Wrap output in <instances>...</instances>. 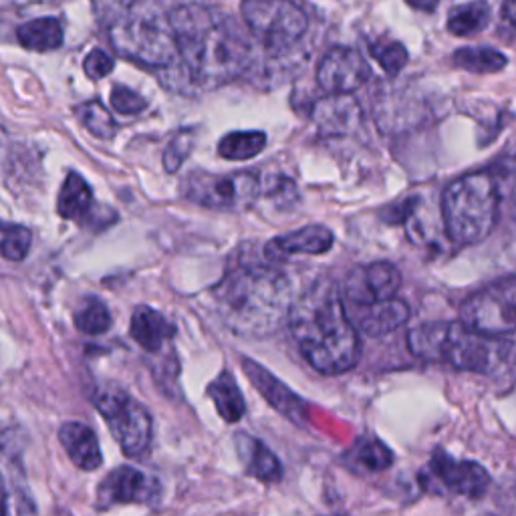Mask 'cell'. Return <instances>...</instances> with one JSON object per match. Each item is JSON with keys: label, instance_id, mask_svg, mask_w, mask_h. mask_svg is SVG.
Here are the masks:
<instances>
[{"label": "cell", "instance_id": "1", "mask_svg": "<svg viewBox=\"0 0 516 516\" xmlns=\"http://www.w3.org/2000/svg\"><path fill=\"white\" fill-rule=\"evenodd\" d=\"M224 325L242 337H267L289 321L293 283L279 263L240 250L212 289Z\"/></svg>", "mask_w": 516, "mask_h": 516}, {"label": "cell", "instance_id": "2", "mask_svg": "<svg viewBox=\"0 0 516 516\" xmlns=\"http://www.w3.org/2000/svg\"><path fill=\"white\" fill-rule=\"evenodd\" d=\"M168 17L178 43V61L192 85L216 89L250 67V43L228 15L202 5H186Z\"/></svg>", "mask_w": 516, "mask_h": 516}, {"label": "cell", "instance_id": "3", "mask_svg": "<svg viewBox=\"0 0 516 516\" xmlns=\"http://www.w3.org/2000/svg\"><path fill=\"white\" fill-rule=\"evenodd\" d=\"M287 323L303 357L319 373L341 375L357 365L359 331L345 311L341 291L329 279L295 297Z\"/></svg>", "mask_w": 516, "mask_h": 516}, {"label": "cell", "instance_id": "4", "mask_svg": "<svg viewBox=\"0 0 516 516\" xmlns=\"http://www.w3.org/2000/svg\"><path fill=\"white\" fill-rule=\"evenodd\" d=\"M504 337H490L464 323H422L408 335L414 355L434 363H446L460 371L494 373L506 359Z\"/></svg>", "mask_w": 516, "mask_h": 516}, {"label": "cell", "instance_id": "5", "mask_svg": "<svg viewBox=\"0 0 516 516\" xmlns=\"http://www.w3.org/2000/svg\"><path fill=\"white\" fill-rule=\"evenodd\" d=\"M500 190L488 172L466 174L442 194V220L448 238L460 246L484 242L496 226Z\"/></svg>", "mask_w": 516, "mask_h": 516}, {"label": "cell", "instance_id": "6", "mask_svg": "<svg viewBox=\"0 0 516 516\" xmlns=\"http://www.w3.org/2000/svg\"><path fill=\"white\" fill-rule=\"evenodd\" d=\"M113 49L138 65L168 69L178 63V43L170 17L146 7V0L109 25Z\"/></svg>", "mask_w": 516, "mask_h": 516}, {"label": "cell", "instance_id": "7", "mask_svg": "<svg viewBox=\"0 0 516 516\" xmlns=\"http://www.w3.org/2000/svg\"><path fill=\"white\" fill-rule=\"evenodd\" d=\"M93 406L105 418L119 448L129 458L144 456L152 446L154 422L150 412L115 383L99 385Z\"/></svg>", "mask_w": 516, "mask_h": 516}, {"label": "cell", "instance_id": "8", "mask_svg": "<svg viewBox=\"0 0 516 516\" xmlns=\"http://www.w3.org/2000/svg\"><path fill=\"white\" fill-rule=\"evenodd\" d=\"M242 19L271 55L293 49L309 29V17L295 0H242Z\"/></svg>", "mask_w": 516, "mask_h": 516}, {"label": "cell", "instance_id": "9", "mask_svg": "<svg viewBox=\"0 0 516 516\" xmlns=\"http://www.w3.org/2000/svg\"><path fill=\"white\" fill-rule=\"evenodd\" d=\"M184 196L204 208L224 212L250 210L263 194V180L258 172L240 170L230 174L192 172L182 186Z\"/></svg>", "mask_w": 516, "mask_h": 516}, {"label": "cell", "instance_id": "10", "mask_svg": "<svg viewBox=\"0 0 516 516\" xmlns=\"http://www.w3.org/2000/svg\"><path fill=\"white\" fill-rule=\"evenodd\" d=\"M460 319L490 337L516 333V279L496 281L466 297L460 305Z\"/></svg>", "mask_w": 516, "mask_h": 516}, {"label": "cell", "instance_id": "11", "mask_svg": "<svg viewBox=\"0 0 516 516\" xmlns=\"http://www.w3.org/2000/svg\"><path fill=\"white\" fill-rule=\"evenodd\" d=\"M420 484L434 496H462L476 500L488 492L492 478L482 464L458 460L446 450H436L430 464L420 472Z\"/></svg>", "mask_w": 516, "mask_h": 516}, {"label": "cell", "instance_id": "12", "mask_svg": "<svg viewBox=\"0 0 516 516\" xmlns=\"http://www.w3.org/2000/svg\"><path fill=\"white\" fill-rule=\"evenodd\" d=\"M160 494L162 488L156 478L132 466H119L101 480L97 504L99 508L113 504H152L158 502Z\"/></svg>", "mask_w": 516, "mask_h": 516}, {"label": "cell", "instance_id": "13", "mask_svg": "<svg viewBox=\"0 0 516 516\" xmlns=\"http://www.w3.org/2000/svg\"><path fill=\"white\" fill-rule=\"evenodd\" d=\"M402 287V273L392 263H371L355 267L345 281V303L367 305L394 299Z\"/></svg>", "mask_w": 516, "mask_h": 516}, {"label": "cell", "instance_id": "14", "mask_svg": "<svg viewBox=\"0 0 516 516\" xmlns=\"http://www.w3.org/2000/svg\"><path fill=\"white\" fill-rule=\"evenodd\" d=\"M367 61L349 47H333L317 67V83L327 93H353L367 83Z\"/></svg>", "mask_w": 516, "mask_h": 516}, {"label": "cell", "instance_id": "15", "mask_svg": "<svg viewBox=\"0 0 516 516\" xmlns=\"http://www.w3.org/2000/svg\"><path fill=\"white\" fill-rule=\"evenodd\" d=\"M311 119L321 136L347 138L363 123V111L349 93H329L313 105Z\"/></svg>", "mask_w": 516, "mask_h": 516}, {"label": "cell", "instance_id": "16", "mask_svg": "<svg viewBox=\"0 0 516 516\" xmlns=\"http://www.w3.org/2000/svg\"><path fill=\"white\" fill-rule=\"evenodd\" d=\"M242 369L246 377L254 383L258 394H261L281 416H285L297 426H305L307 404L291 390V387H287L279 377H275L269 369L258 365L256 361L242 359Z\"/></svg>", "mask_w": 516, "mask_h": 516}, {"label": "cell", "instance_id": "17", "mask_svg": "<svg viewBox=\"0 0 516 516\" xmlns=\"http://www.w3.org/2000/svg\"><path fill=\"white\" fill-rule=\"evenodd\" d=\"M345 311L355 329L367 337H383L394 333L410 319V307L400 299H385L367 305L345 303Z\"/></svg>", "mask_w": 516, "mask_h": 516}, {"label": "cell", "instance_id": "18", "mask_svg": "<svg viewBox=\"0 0 516 516\" xmlns=\"http://www.w3.org/2000/svg\"><path fill=\"white\" fill-rule=\"evenodd\" d=\"M333 232L323 226V224H307L299 230L287 232V234H279L275 238H271L265 246V256L273 263H285L293 256L299 254H309V256H317V254H325L333 248Z\"/></svg>", "mask_w": 516, "mask_h": 516}, {"label": "cell", "instance_id": "19", "mask_svg": "<svg viewBox=\"0 0 516 516\" xmlns=\"http://www.w3.org/2000/svg\"><path fill=\"white\" fill-rule=\"evenodd\" d=\"M236 450L244 464L248 476L261 480L265 484H277L283 478V464L271 452V448L254 436L238 434L236 436Z\"/></svg>", "mask_w": 516, "mask_h": 516}, {"label": "cell", "instance_id": "20", "mask_svg": "<svg viewBox=\"0 0 516 516\" xmlns=\"http://www.w3.org/2000/svg\"><path fill=\"white\" fill-rule=\"evenodd\" d=\"M59 442L69 454L71 462L81 470H95L101 466V450L95 432L79 422H67L59 430Z\"/></svg>", "mask_w": 516, "mask_h": 516}, {"label": "cell", "instance_id": "21", "mask_svg": "<svg viewBox=\"0 0 516 516\" xmlns=\"http://www.w3.org/2000/svg\"><path fill=\"white\" fill-rule=\"evenodd\" d=\"M129 333H132V337L142 349L150 353H158L166 345V341L174 337L176 329L160 311L142 305L134 311Z\"/></svg>", "mask_w": 516, "mask_h": 516}, {"label": "cell", "instance_id": "22", "mask_svg": "<svg viewBox=\"0 0 516 516\" xmlns=\"http://www.w3.org/2000/svg\"><path fill=\"white\" fill-rule=\"evenodd\" d=\"M208 396L216 406V412L226 424H236L246 414V404L242 398V392L238 390L236 379L222 371L210 385H208Z\"/></svg>", "mask_w": 516, "mask_h": 516}, {"label": "cell", "instance_id": "23", "mask_svg": "<svg viewBox=\"0 0 516 516\" xmlns=\"http://www.w3.org/2000/svg\"><path fill=\"white\" fill-rule=\"evenodd\" d=\"M17 37L25 49L37 51V53L55 51L63 45V39H65L63 25L59 23V19H53V17L35 19L21 25L17 29Z\"/></svg>", "mask_w": 516, "mask_h": 516}, {"label": "cell", "instance_id": "24", "mask_svg": "<svg viewBox=\"0 0 516 516\" xmlns=\"http://www.w3.org/2000/svg\"><path fill=\"white\" fill-rule=\"evenodd\" d=\"M93 204V192L89 184L83 180V176L69 172L57 200L59 216L65 220H81L87 216Z\"/></svg>", "mask_w": 516, "mask_h": 516}, {"label": "cell", "instance_id": "25", "mask_svg": "<svg viewBox=\"0 0 516 516\" xmlns=\"http://www.w3.org/2000/svg\"><path fill=\"white\" fill-rule=\"evenodd\" d=\"M267 134L265 132H232L226 134L218 142V156L230 162H246L263 154L267 148Z\"/></svg>", "mask_w": 516, "mask_h": 516}, {"label": "cell", "instance_id": "26", "mask_svg": "<svg viewBox=\"0 0 516 516\" xmlns=\"http://www.w3.org/2000/svg\"><path fill=\"white\" fill-rule=\"evenodd\" d=\"M490 23V7L486 0H474L454 7L448 15V31L456 37H470L486 29Z\"/></svg>", "mask_w": 516, "mask_h": 516}, {"label": "cell", "instance_id": "27", "mask_svg": "<svg viewBox=\"0 0 516 516\" xmlns=\"http://www.w3.org/2000/svg\"><path fill=\"white\" fill-rule=\"evenodd\" d=\"M452 61L456 67L470 71V73H478V75H486V73H498L508 65V59L490 47H464L454 51Z\"/></svg>", "mask_w": 516, "mask_h": 516}, {"label": "cell", "instance_id": "28", "mask_svg": "<svg viewBox=\"0 0 516 516\" xmlns=\"http://www.w3.org/2000/svg\"><path fill=\"white\" fill-rule=\"evenodd\" d=\"M351 464L363 472H381L394 464V454L377 438H361L349 452Z\"/></svg>", "mask_w": 516, "mask_h": 516}, {"label": "cell", "instance_id": "29", "mask_svg": "<svg viewBox=\"0 0 516 516\" xmlns=\"http://www.w3.org/2000/svg\"><path fill=\"white\" fill-rule=\"evenodd\" d=\"M75 327L85 335H103L111 327V313L97 297H87L75 311Z\"/></svg>", "mask_w": 516, "mask_h": 516}, {"label": "cell", "instance_id": "30", "mask_svg": "<svg viewBox=\"0 0 516 516\" xmlns=\"http://www.w3.org/2000/svg\"><path fill=\"white\" fill-rule=\"evenodd\" d=\"M33 244V232L21 224L0 222V254L11 263H21L27 258Z\"/></svg>", "mask_w": 516, "mask_h": 516}, {"label": "cell", "instance_id": "31", "mask_svg": "<svg viewBox=\"0 0 516 516\" xmlns=\"http://www.w3.org/2000/svg\"><path fill=\"white\" fill-rule=\"evenodd\" d=\"M77 115H79L81 123L85 125L87 132L99 140H111L117 132V125H115L111 113L97 99L83 103L77 109Z\"/></svg>", "mask_w": 516, "mask_h": 516}, {"label": "cell", "instance_id": "32", "mask_svg": "<svg viewBox=\"0 0 516 516\" xmlns=\"http://www.w3.org/2000/svg\"><path fill=\"white\" fill-rule=\"evenodd\" d=\"M371 55L377 59L381 69L390 77H396L398 73H402V69L408 65V59H410L402 43H373Z\"/></svg>", "mask_w": 516, "mask_h": 516}, {"label": "cell", "instance_id": "33", "mask_svg": "<svg viewBox=\"0 0 516 516\" xmlns=\"http://www.w3.org/2000/svg\"><path fill=\"white\" fill-rule=\"evenodd\" d=\"M194 142H196V138L192 132H182L176 138H172V142L164 154V166L170 174L180 170V166L186 162V158L194 150Z\"/></svg>", "mask_w": 516, "mask_h": 516}, {"label": "cell", "instance_id": "34", "mask_svg": "<svg viewBox=\"0 0 516 516\" xmlns=\"http://www.w3.org/2000/svg\"><path fill=\"white\" fill-rule=\"evenodd\" d=\"M111 107L121 115H138L148 107V101L134 89H129L125 85H115L111 89Z\"/></svg>", "mask_w": 516, "mask_h": 516}, {"label": "cell", "instance_id": "35", "mask_svg": "<svg viewBox=\"0 0 516 516\" xmlns=\"http://www.w3.org/2000/svg\"><path fill=\"white\" fill-rule=\"evenodd\" d=\"M140 3H144V0H93V7L99 21L109 27L115 19H119L121 15H125L129 9H134Z\"/></svg>", "mask_w": 516, "mask_h": 516}, {"label": "cell", "instance_id": "36", "mask_svg": "<svg viewBox=\"0 0 516 516\" xmlns=\"http://www.w3.org/2000/svg\"><path fill=\"white\" fill-rule=\"evenodd\" d=\"M113 67H115L113 57L107 55V53L101 51V49H93V51L85 57V61H83L85 75H87L89 79H95V81L107 77V75L113 71Z\"/></svg>", "mask_w": 516, "mask_h": 516}, {"label": "cell", "instance_id": "37", "mask_svg": "<svg viewBox=\"0 0 516 516\" xmlns=\"http://www.w3.org/2000/svg\"><path fill=\"white\" fill-rule=\"evenodd\" d=\"M500 35L504 39H514L516 37V0H502Z\"/></svg>", "mask_w": 516, "mask_h": 516}, {"label": "cell", "instance_id": "38", "mask_svg": "<svg viewBox=\"0 0 516 516\" xmlns=\"http://www.w3.org/2000/svg\"><path fill=\"white\" fill-rule=\"evenodd\" d=\"M496 182H498V180H496ZM498 190H500V194L506 192V198H508L512 216H514V220H516V156L506 164L504 182H502V184L498 182Z\"/></svg>", "mask_w": 516, "mask_h": 516}, {"label": "cell", "instance_id": "39", "mask_svg": "<svg viewBox=\"0 0 516 516\" xmlns=\"http://www.w3.org/2000/svg\"><path fill=\"white\" fill-rule=\"evenodd\" d=\"M406 3L418 11H426V13H434L440 5V0H406Z\"/></svg>", "mask_w": 516, "mask_h": 516}, {"label": "cell", "instance_id": "40", "mask_svg": "<svg viewBox=\"0 0 516 516\" xmlns=\"http://www.w3.org/2000/svg\"><path fill=\"white\" fill-rule=\"evenodd\" d=\"M9 508H7V504H5V500L3 498H0V514H5Z\"/></svg>", "mask_w": 516, "mask_h": 516}, {"label": "cell", "instance_id": "41", "mask_svg": "<svg viewBox=\"0 0 516 516\" xmlns=\"http://www.w3.org/2000/svg\"><path fill=\"white\" fill-rule=\"evenodd\" d=\"M5 138H7V134H5V129H3V127H0V146H3V144H5Z\"/></svg>", "mask_w": 516, "mask_h": 516}]
</instances>
